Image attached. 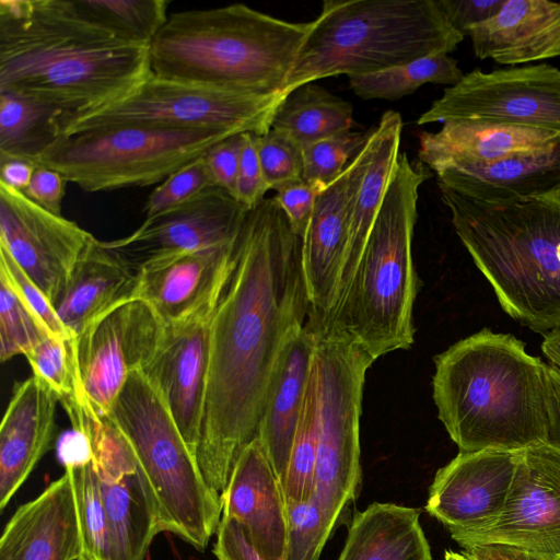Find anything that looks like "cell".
<instances>
[{
    "label": "cell",
    "instance_id": "cell-38",
    "mask_svg": "<svg viewBox=\"0 0 560 560\" xmlns=\"http://www.w3.org/2000/svg\"><path fill=\"white\" fill-rule=\"evenodd\" d=\"M50 336L7 273L0 269V359L26 354ZM52 336V335H51Z\"/></svg>",
    "mask_w": 560,
    "mask_h": 560
},
{
    "label": "cell",
    "instance_id": "cell-21",
    "mask_svg": "<svg viewBox=\"0 0 560 560\" xmlns=\"http://www.w3.org/2000/svg\"><path fill=\"white\" fill-rule=\"evenodd\" d=\"M222 515L235 520L267 560H285L288 505L260 440L241 452L221 493Z\"/></svg>",
    "mask_w": 560,
    "mask_h": 560
},
{
    "label": "cell",
    "instance_id": "cell-29",
    "mask_svg": "<svg viewBox=\"0 0 560 560\" xmlns=\"http://www.w3.org/2000/svg\"><path fill=\"white\" fill-rule=\"evenodd\" d=\"M467 35L479 59L516 66L560 56V2L505 0Z\"/></svg>",
    "mask_w": 560,
    "mask_h": 560
},
{
    "label": "cell",
    "instance_id": "cell-34",
    "mask_svg": "<svg viewBox=\"0 0 560 560\" xmlns=\"http://www.w3.org/2000/svg\"><path fill=\"white\" fill-rule=\"evenodd\" d=\"M464 73L448 54L422 57L376 73L349 77V85L363 100H398L425 83L455 85Z\"/></svg>",
    "mask_w": 560,
    "mask_h": 560
},
{
    "label": "cell",
    "instance_id": "cell-12",
    "mask_svg": "<svg viewBox=\"0 0 560 560\" xmlns=\"http://www.w3.org/2000/svg\"><path fill=\"white\" fill-rule=\"evenodd\" d=\"M482 119L560 133V69L548 63L472 70L446 88L418 125Z\"/></svg>",
    "mask_w": 560,
    "mask_h": 560
},
{
    "label": "cell",
    "instance_id": "cell-47",
    "mask_svg": "<svg viewBox=\"0 0 560 560\" xmlns=\"http://www.w3.org/2000/svg\"><path fill=\"white\" fill-rule=\"evenodd\" d=\"M319 192L316 187L301 180L278 190L275 196L293 231L301 238L306 231Z\"/></svg>",
    "mask_w": 560,
    "mask_h": 560
},
{
    "label": "cell",
    "instance_id": "cell-40",
    "mask_svg": "<svg viewBox=\"0 0 560 560\" xmlns=\"http://www.w3.org/2000/svg\"><path fill=\"white\" fill-rule=\"evenodd\" d=\"M371 130L346 131L303 148V180L325 189L366 143Z\"/></svg>",
    "mask_w": 560,
    "mask_h": 560
},
{
    "label": "cell",
    "instance_id": "cell-27",
    "mask_svg": "<svg viewBox=\"0 0 560 560\" xmlns=\"http://www.w3.org/2000/svg\"><path fill=\"white\" fill-rule=\"evenodd\" d=\"M137 268L108 242L94 236L78 259L52 307L74 337L118 304L135 298Z\"/></svg>",
    "mask_w": 560,
    "mask_h": 560
},
{
    "label": "cell",
    "instance_id": "cell-5",
    "mask_svg": "<svg viewBox=\"0 0 560 560\" xmlns=\"http://www.w3.org/2000/svg\"><path fill=\"white\" fill-rule=\"evenodd\" d=\"M311 22L243 3L171 13L149 45L151 72L252 94H281Z\"/></svg>",
    "mask_w": 560,
    "mask_h": 560
},
{
    "label": "cell",
    "instance_id": "cell-3",
    "mask_svg": "<svg viewBox=\"0 0 560 560\" xmlns=\"http://www.w3.org/2000/svg\"><path fill=\"white\" fill-rule=\"evenodd\" d=\"M434 363L438 417L459 452H516L546 442V364L516 337L483 328Z\"/></svg>",
    "mask_w": 560,
    "mask_h": 560
},
{
    "label": "cell",
    "instance_id": "cell-7",
    "mask_svg": "<svg viewBox=\"0 0 560 560\" xmlns=\"http://www.w3.org/2000/svg\"><path fill=\"white\" fill-rule=\"evenodd\" d=\"M464 37L438 0H325L282 95L328 77L371 74L450 54Z\"/></svg>",
    "mask_w": 560,
    "mask_h": 560
},
{
    "label": "cell",
    "instance_id": "cell-6",
    "mask_svg": "<svg viewBox=\"0 0 560 560\" xmlns=\"http://www.w3.org/2000/svg\"><path fill=\"white\" fill-rule=\"evenodd\" d=\"M432 172L400 152L352 279L325 325L375 361L413 343L417 276L412 236L420 186Z\"/></svg>",
    "mask_w": 560,
    "mask_h": 560
},
{
    "label": "cell",
    "instance_id": "cell-33",
    "mask_svg": "<svg viewBox=\"0 0 560 560\" xmlns=\"http://www.w3.org/2000/svg\"><path fill=\"white\" fill-rule=\"evenodd\" d=\"M63 114L38 101L0 92V153L36 162L62 135Z\"/></svg>",
    "mask_w": 560,
    "mask_h": 560
},
{
    "label": "cell",
    "instance_id": "cell-15",
    "mask_svg": "<svg viewBox=\"0 0 560 560\" xmlns=\"http://www.w3.org/2000/svg\"><path fill=\"white\" fill-rule=\"evenodd\" d=\"M164 325L142 300L113 307L75 337L80 382L86 399L107 416L128 377L152 357Z\"/></svg>",
    "mask_w": 560,
    "mask_h": 560
},
{
    "label": "cell",
    "instance_id": "cell-51",
    "mask_svg": "<svg viewBox=\"0 0 560 560\" xmlns=\"http://www.w3.org/2000/svg\"><path fill=\"white\" fill-rule=\"evenodd\" d=\"M545 395L547 409L546 442L560 450V372L545 366Z\"/></svg>",
    "mask_w": 560,
    "mask_h": 560
},
{
    "label": "cell",
    "instance_id": "cell-19",
    "mask_svg": "<svg viewBox=\"0 0 560 560\" xmlns=\"http://www.w3.org/2000/svg\"><path fill=\"white\" fill-rule=\"evenodd\" d=\"M522 451L459 452L435 474L425 510L448 530L491 525L503 511Z\"/></svg>",
    "mask_w": 560,
    "mask_h": 560
},
{
    "label": "cell",
    "instance_id": "cell-42",
    "mask_svg": "<svg viewBox=\"0 0 560 560\" xmlns=\"http://www.w3.org/2000/svg\"><path fill=\"white\" fill-rule=\"evenodd\" d=\"M214 187L203 154L179 167L149 195L143 206L145 219L178 208Z\"/></svg>",
    "mask_w": 560,
    "mask_h": 560
},
{
    "label": "cell",
    "instance_id": "cell-48",
    "mask_svg": "<svg viewBox=\"0 0 560 560\" xmlns=\"http://www.w3.org/2000/svg\"><path fill=\"white\" fill-rule=\"evenodd\" d=\"M505 0H438L452 26L464 36L476 25L491 19Z\"/></svg>",
    "mask_w": 560,
    "mask_h": 560
},
{
    "label": "cell",
    "instance_id": "cell-2",
    "mask_svg": "<svg viewBox=\"0 0 560 560\" xmlns=\"http://www.w3.org/2000/svg\"><path fill=\"white\" fill-rule=\"evenodd\" d=\"M150 72L149 45L117 36L75 0H0V92L59 109L62 132Z\"/></svg>",
    "mask_w": 560,
    "mask_h": 560
},
{
    "label": "cell",
    "instance_id": "cell-23",
    "mask_svg": "<svg viewBox=\"0 0 560 560\" xmlns=\"http://www.w3.org/2000/svg\"><path fill=\"white\" fill-rule=\"evenodd\" d=\"M401 131L400 114L386 110L372 127L366 143L349 163L348 246L335 306L352 279L380 211L400 154Z\"/></svg>",
    "mask_w": 560,
    "mask_h": 560
},
{
    "label": "cell",
    "instance_id": "cell-36",
    "mask_svg": "<svg viewBox=\"0 0 560 560\" xmlns=\"http://www.w3.org/2000/svg\"><path fill=\"white\" fill-rule=\"evenodd\" d=\"M93 20L117 36L150 45L168 19L166 0H75Z\"/></svg>",
    "mask_w": 560,
    "mask_h": 560
},
{
    "label": "cell",
    "instance_id": "cell-18",
    "mask_svg": "<svg viewBox=\"0 0 560 560\" xmlns=\"http://www.w3.org/2000/svg\"><path fill=\"white\" fill-rule=\"evenodd\" d=\"M237 243L140 264L135 298L144 301L163 325L211 317L233 270Z\"/></svg>",
    "mask_w": 560,
    "mask_h": 560
},
{
    "label": "cell",
    "instance_id": "cell-44",
    "mask_svg": "<svg viewBox=\"0 0 560 560\" xmlns=\"http://www.w3.org/2000/svg\"><path fill=\"white\" fill-rule=\"evenodd\" d=\"M0 269L7 273L21 296L31 306L50 335L61 338L74 337L62 325L43 292L2 247H0Z\"/></svg>",
    "mask_w": 560,
    "mask_h": 560
},
{
    "label": "cell",
    "instance_id": "cell-1",
    "mask_svg": "<svg viewBox=\"0 0 560 560\" xmlns=\"http://www.w3.org/2000/svg\"><path fill=\"white\" fill-rule=\"evenodd\" d=\"M308 300L301 237L272 198L248 211L235 262L209 323L200 471L221 494L243 448L257 436L268 388Z\"/></svg>",
    "mask_w": 560,
    "mask_h": 560
},
{
    "label": "cell",
    "instance_id": "cell-25",
    "mask_svg": "<svg viewBox=\"0 0 560 560\" xmlns=\"http://www.w3.org/2000/svg\"><path fill=\"white\" fill-rule=\"evenodd\" d=\"M435 175L438 186L486 203L560 198V137L537 150Z\"/></svg>",
    "mask_w": 560,
    "mask_h": 560
},
{
    "label": "cell",
    "instance_id": "cell-45",
    "mask_svg": "<svg viewBox=\"0 0 560 560\" xmlns=\"http://www.w3.org/2000/svg\"><path fill=\"white\" fill-rule=\"evenodd\" d=\"M269 190L257 151V133L244 132L236 177L235 199L248 211L256 208Z\"/></svg>",
    "mask_w": 560,
    "mask_h": 560
},
{
    "label": "cell",
    "instance_id": "cell-37",
    "mask_svg": "<svg viewBox=\"0 0 560 560\" xmlns=\"http://www.w3.org/2000/svg\"><path fill=\"white\" fill-rule=\"evenodd\" d=\"M317 454V396L314 368L282 480L287 505L310 499L314 491Z\"/></svg>",
    "mask_w": 560,
    "mask_h": 560
},
{
    "label": "cell",
    "instance_id": "cell-43",
    "mask_svg": "<svg viewBox=\"0 0 560 560\" xmlns=\"http://www.w3.org/2000/svg\"><path fill=\"white\" fill-rule=\"evenodd\" d=\"M257 151L269 189L278 191L303 180V149L285 135L273 129L257 135Z\"/></svg>",
    "mask_w": 560,
    "mask_h": 560
},
{
    "label": "cell",
    "instance_id": "cell-13",
    "mask_svg": "<svg viewBox=\"0 0 560 560\" xmlns=\"http://www.w3.org/2000/svg\"><path fill=\"white\" fill-rule=\"evenodd\" d=\"M72 429L86 445L107 513L117 560H144L155 535L162 533L135 455L107 416L90 402L67 409Z\"/></svg>",
    "mask_w": 560,
    "mask_h": 560
},
{
    "label": "cell",
    "instance_id": "cell-53",
    "mask_svg": "<svg viewBox=\"0 0 560 560\" xmlns=\"http://www.w3.org/2000/svg\"><path fill=\"white\" fill-rule=\"evenodd\" d=\"M469 560H546L534 553L504 545H474L464 548Z\"/></svg>",
    "mask_w": 560,
    "mask_h": 560
},
{
    "label": "cell",
    "instance_id": "cell-14",
    "mask_svg": "<svg viewBox=\"0 0 560 560\" xmlns=\"http://www.w3.org/2000/svg\"><path fill=\"white\" fill-rule=\"evenodd\" d=\"M464 549L504 545L560 560V450L539 442L521 452L500 516L476 530H448Z\"/></svg>",
    "mask_w": 560,
    "mask_h": 560
},
{
    "label": "cell",
    "instance_id": "cell-10",
    "mask_svg": "<svg viewBox=\"0 0 560 560\" xmlns=\"http://www.w3.org/2000/svg\"><path fill=\"white\" fill-rule=\"evenodd\" d=\"M315 334L317 454L314 498L335 520L357 500L362 479L360 416L366 370L374 362L334 326Z\"/></svg>",
    "mask_w": 560,
    "mask_h": 560
},
{
    "label": "cell",
    "instance_id": "cell-32",
    "mask_svg": "<svg viewBox=\"0 0 560 560\" xmlns=\"http://www.w3.org/2000/svg\"><path fill=\"white\" fill-rule=\"evenodd\" d=\"M351 103L314 83L303 84L278 104L271 120L277 130L302 149L335 135L351 130Z\"/></svg>",
    "mask_w": 560,
    "mask_h": 560
},
{
    "label": "cell",
    "instance_id": "cell-55",
    "mask_svg": "<svg viewBox=\"0 0 560 560\" xmlns=\"http://www.w3.org/2000/svg\"><path fill=\"white\" fill-rule=\"evenodd\" d=\"M444 560H469L464 553H458L454 551H446L444 556Z\"/></svg>",
    "mask_w": 560,
    "mask_h": 560
},
{
    "label": "cell",
    "instance_id": "cell-22",
    "mask_svg": "<svg viewBox=\"0 0 560 560\" xmlns=\"http://www.w3.org/2000/svg\"><path fill=\"white\" fill-rule=\"evenodd\" d=\"M350 166L316 197L301 238V260L308 300L306 323L319 327L335 307L348 246Z\"/></svg>",
    "mask_w": 560,
    "mask_h": 560
},
{
    "label": "cell",
    "instance_id": "cell-52",
    "mask_svg": "<svg viewBox=\"0 0 560 560\" xmlns=\"http://www.w3.org/2000/svg\"><path fill=\"white\" fill-rule=\"evenodd\" d=\"M36 166L37 163L31 159L0 153V183L24 191Z\"/></svg>",
    "mask_w": 560,
    "mask_h": 560
},
{
    "label": "cell",
    "instance_id": "cell-49",
    "mask_svg": "<svg viewBox=\"0 0 560 560\" xmlns=\"http://www.w3.org/2000/svg\"><path fill=\"white\" fill-rule=\"evenodd\" d=\"M215 534L213 553L217 560H267L232 517L222 515Z\"/></svg>",
    "mask_w": 560,
    "mask_h": 560
},
{
    "label": "cell",
    "instance_id": "cell-31",
    "mask_svg": "<svg viewBox=\"0 0 560 560\" xmlns=\"http://www.w3.org/2000/svg\"><path fill=\"white\" fill-rule=\"evenodd\" d=\"M338 560H432L419 512L374 502L354 514Z\"/></svg>",
    "mask_w": 560,
    "mask_h": 560
},
{
    "label": "cell",
    "instance_id": "cell-50",
    "mask_svg": "<svg viewBox=\"0 0 560 560\" xmlns=\"http://www.w3.org/2000/svg\"><path fill=\"white\" fill-rule=\"evenodd\" d=\"M67 180L55 170L37 164L24 191L28 199L47 211L61 214Z\"/></svg>",
    "mask_w": 560,
    "mask_h": 560
},
{
    "label": "cell",
    "instance_id": "cell-11",
    "mask_svg": "<svg viewBox=\"0 0 560 560\" xmlns=\"http://www.w3.org/2000/svg\"><path fill=\"white\" fill-rule=\"evenodd\" d=\"M284 96L252 94L159 77L152 72L120 98L72 119L62 133L135 124L179 130L264 135Z\"/></svg>",
    "mask_w": 560,
    "mask_h": 560
},
{
    "label": "cell",
    "instance_id": "cell-17",
    "mask_svg": "<svg viewBox=\"0 0 560 560\" xmlns=\"http://www.w3.org/2000/svg\"><path fill=\"white\" fill-rule=\"evenodd\" d=\"M248 210L211 187L187 203L145 219L131 234L108 241L136 268L149 259L237 243Z\"/></svg>",
    "mask_w": 560,
    "mask_h": 560
},
{
    "label": "cell",
    "instance_id": "cell-4",
    "mask_svg": "<svg viewBox=\"0 0 560 560\" xmlns=\"http://www.w3.org/2000/svg\"><path fill=\"white\" fill-rule=\"evenodd\" d=\"M439 188L503 311L536 332L560 327V198L486 203Z\"/></svg>",
    "mask_w": 560,
    "mask_h": 560
},
{
    "label": "cell",
    "instance_id": "cell-41",
    "mask_svg": "<svg viewBox=\"0 0 560 560\" xmlns=\"http://www.w3.org/2000/svg\"><path fill=\"white\" fill-rule=\"evenodd\" d=\"M337 523L312 497L289 504L285 560H318Z\"/></svg>",
    "mask_w": 560,
    "mask_h": 560
},
{
    "label": "cell",
    "instance_id": "cell-20",
    "mask_svg": "<svg viewBox=\"0 0 560 560\" xmlns=\"http://www.w3.org/2000/svg\"><path fill=\"white\" fill-rule=\"evenodd\" d=\"M210 319L164 325L152 357L141 370L196 457L206 406Z\"/></svg>",
    "mask_w": 560,
    "mask_h": 560
},
{
    "label": "cell",
    "instance_id": "cell-26",
    "mask_svg": "<svg viewBox=\"0 0 560 560\" xmlns=\"http://www.w3.org/2000/svg\"><path fill=\"white\" fill-rule=\"evenodd\" d=\"M58 401L34 375L15 386L0 427V510L49 450Z\"/></svg>",
    "mask_w": 560,
    "mask_h": 560
},
{
    "label": "cell",
    "instance_id": "cell-16",
    "mask_svg": "<svg viewBox=\"0 0 560 560\" xmlns=\"http://www.w3.org/2000/svg\"><path fill=\"white\" fill-rule=\"evenodd\" d=\"M93 235L0 183V247L52 305Z\"/></svg>",
    "mask_w": 560,
    "mask_h": 560
},
{
    "label": "cell",
    "instance_id": "cell-30",
    "mask_svg": "<svg viewBox=\"0 0 560 560\" xmlns=\"http://www.w3.org/2000/svg\"><path fill=\"white\" fill-rule=\"evenodd\" d=\"M315 357V334L305 323L289 337L275 369L257 438L283 480L301 419Z\"/></svg>",
    "mask_w": 560,
    "mask_h": 560
},
{
    "label": "cell",
    "instance_id": "cell-8",
    "mask_svg": "<svg viewBox=\"0 0 560 560\" xmlns=\"http://www.w3.org/2000/svg\"><path fill=\"white\" fill-rule=\"evenodd\" d=\"M107 417L129 444L162 532L205 549L222 517L221 495L206 482L160 395L132 373Z\"/></svg>",
    "mask_w": 560,
    "mask_h": 560
},
{
    "label": "cell",
    "instance_id": "cell-9",
    "mask_svg": "<svg viewBox=\"0 0 560 560\" xmlns=\"http://www.w3.org/2000/svg\"><path fill=\"white\" fill-rule=\"evenodd\" d=\"M231 136L215 130L106 125L62 133L36 163L89 192L143 187L160 184Z\"/></svg>",
    "mask_w": 560,
    "mask_h": 560
},
{
    "label": "cell",
    "instance_id": "cell-46",
    "mask_svg": "<svg viewBox=\"0 0 560 560\" xmlns=\"http://www.w3.org/2000/svg\"><path fill=\"white\" fill-rule=\"evenodd\" d=\"M242 145L243 133H238L219 141L203 154L213 186L234 198Z\"/></svg>",
    "mask_w": 560,
    "mask_h": 560
},
{
    "label": "cell",
    "instance_id": "cell-39",
    "mask_svg": "<svg viewBox=\"0 0 560 560\" xmlns=\"http://www.w3.org/2000/svg\"><path fill=\"white\" fill-rule=\"evenodd\" d=\"M25 357L33 375L47 384L62 405L85 396L79 377L75 337L47 336Z\"/></svg>",
    "mask_w": 560,
    "mask_h": 560
},
{
    "label": "cell",
    "instance_id": "cell-28",
    "mask_svg": "<svg viewBox=\"0 0 560 560\" xmlns=\"http://www.w3.org/2000/svg\"><path fill=\"white\" fill-rule=\"evenodd\" d=\"M560 133L482 119L447 120L418 135V160L431 172L491 163L540 149Z\"/></svg>",
    "mask_w": 560,
    "mask_h": 560
},
{
    "label": "cell",
    "instance_id": "cell-24",
    "mask_svg": "<svg viewBox=\"0 0 560 560\" xmlns=\"http://www.w3.org/2000/svg\"><path fill=\"white\" fill-rule=\"evenodd\" d=\"M83 544L68 474L21 505L4 527L0 560H81Z\"/></svg>",
    "mask_w": 560,
    "mask_h": 560
},
{
    "label": "cell",
    "instance_id": "cell-54",
    "mask_svg": "<svg viewBox=\"0 0 560 560\" xmlns=\"http://www.w3.org/2000/svg\"><path fill=\"white\" fill-rule=\"evenodd\" d=\"M541 351L560 372V327L545 334Z\"/></svg>",
    "mask_w": 560,
    "mask_h": 560
},
{
    "label": "cell",
    "instance_id": "cell-35",
    "mask_svg": "<svg viewBox=\"0 0 560 560\" xmlns=\"http://www.w3.org/2000/svg\"><path fill=\"white\" fill-rule=\"evenodd\" d=\"M65 471L75 499L83 544L81 560H117L107 513L88 451L82 458L67 459Z\"/></svg>",
    "mask_w": 560,
    "mask_h": 560
}]
</instances>
